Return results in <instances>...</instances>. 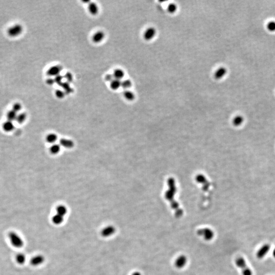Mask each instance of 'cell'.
<instances>
[{"label": "cell", "instance_id": "cell-25", "mask_svg": "<svg viewBox=\"0 0 275 275\" xmlns=\"http://www.w3.org/2000/svg\"><path fill=\"white\" fill-rule=\"evenodd\" d=\"M233 122V124H234L235 126H240L244 122V118H243V117L241 116H237L235 117Z\"/></svg>", "mask_w": 275, "mask_h": 275}, {"label": "cell", "instance_id": "cell-4", "mask_svg": "<svg viewBox=\"0 0 275 275\" xmlns=\"http://www.w3.org/2000/svg\"><path fill=\"white\" fill-rule=\"evenodd\" d=\"M23 31V28L20 24H15L10 27L8 30V34L12 37H15L20 35Z\"/></svg>", "mask_w": 275, "mask_h": 275}, {"label": "cell", "instance_id": "cell-16", "mask_svg": "<svg viewBox=\"0 0 275 275\" xmlns=\"http://www.w3.org/2000/svg\"><path fill=\"white\" fill-rule=\"evenodd\" d=\"M120 87H121V80L114 78L113 81L110 82V87L112 90H118Z\"/></svg>", "mask_w": 275, "mask_h": 275}, {"label": "cell", "instance_id": "cell-34", "mask_svg": "<svg viewBox=\"0 0 275 275\" xmlns=\"http://www.w3.org/2000/svg\"><path fill=\"white\" fill-rule=\"evenodd\" d=\"M105 78L106 80V81H108V82H111V81H113L114 79V76H113V74H107L106 76L105 77Z\"/></svg>", "mask_w": 275, "mask_h": 275}, {"label": "cell", "instance_id": "cell-2", "mask_svg": "<svg viewBox=\"0 0 275 275\" xmlns=\"http://www.w3.org/2000/svg\"><path fill=\"white\" fill-rule=\"evenodd\" d=\"M235 264L238 268L242 270V275H252L253 272L249 266H247L246 261L243 257H239L235 260Z\"/></svg>", "mask_w": 275, "mask_h": 275}, {"label": "cell", "instance_id": "cell-19", "mask_svg": "<svg viewBox=\"0 0 275 275\" xmlns=\"http://www.w3.org/2000/svg\"><path fill=\"white\" fill-rule=\"evenodd\" d=\"M60 86H61L63 90H64V91L65 92V93H71L72 92V89L71 88V87L70 86V85H69V83L68 82H63V83L61 84V85H60Z\"/></svg>", "mask_w": 275, "mask_h": 275}, {"label": "cell", "instance_id": "cell-23", "mask_svg": "<svg viewBox=\"0 0 275 275\" xmlns=\"http://www.w3.org/2000/svg\"><path fill=\"white\" fill-rule=\"evenodd\" d=\"M46 140L49 143H54L57 140V136L54 134H50L46 138Z\"/></svg>", "mask_w": 275, "mask_h": 275}, {"label": "cell", "instance_id": "cell-15", "mask_svg": "<svg viewBox=\"0 0 275 275\" xmlns=\"http://www.w3.org/2000/svg\"><path fill=\"white\" fill-rule=\"evenodd\" d=\"M114 78L121 80L125 75L124 72L121 69H116L113 74Z\"/></svg>", "mask_w": 275, "mask_h": 275}, {"label": "cell", "instance_id": "cell-9", "mask_svg": "<svg viewBox=\"0 0 275 275\" xmlns=\"http://www.w3.org/2000/svg\"><path fill=\"white\" fill-rule=\"evenodd\" d=\"M115 231L116 229L114 226H109L102 229L101 234L104 237H109L111 236L112 235L114 234Z\"/></svg>", "mask_w": 275, "mask_h": 275}, {"label": "cell", "instance_id": "cell-6", "mask_svg": "<svg viewBox=\"0 0 275 275\" xmlns=\"http://www.w3.org/2000/svg\"><path fill=\"white\" fill-rule=\"evenodd\" d=\"M156 34V30L153 27H149L147 28L143 34V37L145 40L149 41L154 38Z\"/></svg>", "mask_w": 275, "mask_h": 275}, {"label": "cell", "instance_id": "cell-27", "mask_svg": "<svg viewBox=\"0 0 275 275\" xmlns=\"http://www.w3.org/2000/svg\"><path fill=\"white\" fill-rule=\"evenodd\" d=\"M55 94L58 98L62 99V98H64L66 93L64 92V90H57L56 91Z\"/></svg>", "mask_w": 275, "mask_h": 275}, {"label": "cell", "instance_id": "cell-11", "mask_svg": "<svg viewBox=\"0 0 275 275\" xmlns=\"http://www.w3.org/2000/svg\"><path fill=\"white\" fill-rule=\"evenodd\" d=\"M104 33L102 31H97L93 35L92 41L96 43H100L104 39Z\"/></svg>", "mask_w": 275, "mask_h": 275}, {"label": "cell", "instance_id": "cell-37", "mask_svg": "<svg viewBox=\"0 0 275 275\" xmlns=\"http://www.w3.org/2000/svg\"><path fill=\"white\" fill-rule=\"evenodd\" d=\"M273 256H274V258H275V249L273 250Z\"/></svg>", "mask_w": 275, "mask_h": 275}, {"label": "cell", "instance_id": "cell-1", "mask_svg": "<svg viewBox=\"0 0 275 275\" xmlns=\"http://www.w3.org/2000/svg\"><path fill=\"white\" fill-rule=\"evenodd\" d=\"M8 237L10 244L14 248H21L24 246V240L21 236L15 231H10L8 234Z\"/></svg>", "mask_w": 275, "mask_h": 275}, {"label": "cell", "instance_id": "cell-35", "mask_svg": "<svg viewBox=\"0 0 275 275\" xmlns=\"http://www.w3.org/2000/svg\"><path fill=\"white\" fill-rule=\"evenodd\" d=\"M54 83H55V80L53 78H48V80H46V83L49 85H52Z\"/></svg>", "mask_w": 275, "mask_h": 275}, {"label": "cell", "instance_id": "cell-12", "mask_svg": "<svg viewBox=\"0 0 275 275\" xmlns=\"http://www.w3.org/2000/svg\"><path fill=\"white\" fill-rule=\"evenodd\" d=\"M227 73V69L224 67H221L216 70L215 73V78L217 80L223 78Z\"/></svg>", "mask_w": 275, "mask_h": 275}, {"label": "cell", "instance_id": "cell-7", "mask_svg": "<svg viewBox=\"0 0 275 275\" xmlns=\"http://www.w3.org/2000/svg\"><path fill=\"white\" fill-rule=\"evenodd\" d=\"M62 67L60 65H55L50 67L46 72V74L50 76H56L60 75L61 71H62Z\"/></svg>", "mask_w": 275, "mask_h": 275}, {"label": "cell", "instance_id": "cell-29", "mask_svg": "<svg viewBox=\"0 0 275 275\" xmlns=\"http://www.w3.org/2000/svg\"><path fill=\"white\" fill-rule=\"evenodd\" d=\"M63 78V76H62L61 75H58V76H56L55 77V78H54L55 83H57V84H58L59 85H61V84L63 83V82H62Z\"/></svg>", "mask_w": 275, "mask_h": 275}, {"label": "cell", "instance_id": "cell-24", "mask_svg": "<svg viewBox=\"0 0 275 275\" xmlns=\"http://www.w3.org/2000/svg\"><path fill=\"white\" fill-rule=\"evenodd\" d=\"M50 152L53 154H56L59 153L60 150V146L59 145L55 144L52 145L51 147H50Z\"/></svg>", "mask_w": 275, "mask_h": 275}, {"label": "cell", "instance_id": "cell-22", "mask_svg": "<svg viewBox=\"0 0 275 275\" xmlns=\"http://www.w3.org/2000/svg\"><path fill=\"white\" fill-rule=\"evenodd\" d=\"M132 86V83L128 79H126L123 81H121V87L124 89L128 90L129 88H131Z\"/></svg>", "mask_w": 275, "mask_h": 275}, {"label": "cell", "instance_id": "cell-3", "mask_svg": "<svg viewBox=\"0 0 275 275\" xmlns=\"http://www.w3.org/2000/svg\"><path fill=\"white\" fill-rule=\"evenodd\" d=\"M197 234L200 236L203 237L204 240L207 241L212 240L215 235L213 231L209 228H203L200 229L197 231Z\"/></svg>", "mask_w": 275, "mask_h": 275}, {"label": "cell", "instance_id": "cell-17", "mask_svg": "<svg viewBox=\"0 0 275 275\" xmlns=\"http://www.w3.org/2000/svg\"><path fill=\"white\" fill-rule=\"evenodd\" d=\"M15 260L17 263L19 264H23L26 262V257L25 254L23 253H19L15 257Z\"/></svg>", "mask_w": 275, "mask_h": 275}, {"label": "cell", "instance_id": "cell-8", "mask_svg": "<svg viewBox=\"0 0 275 275\" xmlns=\"http://www.w3.org/2000/svg\"><path fill=\"white\" fill-rule=\"evenodd\" d=\"M187 261V257L185 255H181L176 259L175 261V266L177 268H183L186 265Z\"/></svg>", "mask_w": 275, "mask_h": 275}, {"label": "cell", "instance_id": "cell-13", "mask_svg": "<svg viewBox=\"0 0 275 275\" xmlns=\"http://www.w3.org/2000/svg\"><path fill=\"white\" fill-rule=\"evenodd\" d=\"M88 10L90 14L95 15L98 12V7L95 3L90 2L88 4Z\"/></svg>", "mask_w": 275, "mask_h": 275}, {"label": "cell", "instance_id": "cell-20", "mask_svg": "<svg viewBox=\"0 0 275 275\" xmlns=\"http://www.w3.org/2000/svg\"><path fill=\"white\" fill-rule=\"evenodd\" d=\"M56 211H57V214L64 217L66 214L67 210L66 207L64 205H59L57 207Z\"/></svg>", "mask_w": 275, "mask_h": 275}, {"label": "cell", "instance_id": "cell-5", "mask_svg": "<svg viewBox=\"0 0 275 275\" xmlns=\"http://www.w3.org/2000/svg\"><path fill=\"white\" fill-rule=\"evenodd\" d=\"M270 246L268 244H266L262 245L256 253V256L259 259H262L268 254L270 251Z\"/></svg>", "mask_w": 275, "mask_h": 275}, {"label": "cell", "instance_id": "cell-21", "mask_svg": "<svg viewBox=\"0 0 275 275\" xmlns=\"http://www.w3.org/2000/svg\"><path fill=\"white\" fill-rule=\"evenodd\" d=\"M124 95L126 99L128 100H133L135 99V94L131 91L126 90L124 92Z\"/></svg>", "mask_w": 275, "mask_h": 275}, {"label": "cell", "instance_id": "cell-28", "mask_svg": "<svg viewBox=\"0 0 275 275\" xmlns=\"http://www.w3.org/2000/svg\"><path fill=\"white\" fill-rule=\"evenodd\" d=\"M267 29L268 31L270 32L275 31V21H270L267 25Z\"/></svg>", "mask_w": 275, "mask_h": 275}, {"label": "cell", "instance_id": "cell-30", "mask_svg": "<svg viewBox=\"0 0 275 275\" xmlns=\"http://www.w3.org/2000/svg\"><path fill=\"white\" fill-rule=\"evenodd\" d=\"M64 78L66 79L67 82L68 83L72 82V81L73 80L72 75L70 72H66L64 76Z\"/></svg>", "mask_w": 275, "mask_h": 275}, {"label": "cell", "instance_id": "cell-31", "mask_svg": "<svg viewBox=\"0 0 275 275\" xmlns=\"http://www.w3.org/2000/svg\"><path fill=\"white\" fill-rule=\"evenodd\" d=\"M21 105L19 104V103H17L14 104L13 107V110L15 112H17L19 111V110L21 109Z\"/></svg>", "mask_w": 275, "mask_h": 275}, {"label": "cell", "instance_id": "cell-26", "mask_svg": "<svg viewBox=\"0 0 275 275\" xmlns=\"http://www.w3.org/2000/svg\"><path fill=\"white\" fill-rule=\"evenodd\" d=\"M177 7L174 3H171L168 6L167 10L170 13H174L176 11Z\"/></svg>", "mask_w": 275, "mask_h": 275}, {"label": "cell", "instance_id": "cell-14", "mask_svg": "<svg viewBox=\"0 0 275 275\" xmlns=\"http://www.w3.org/2000/svg\"><path fill=\"white\" fill-rule=\"evenodd\" d=\"M60 143L62 146L67 148H71L74 147V146L73 141L66 139H61L60 141Z\"/></svg>", "mask_w": 275, "mask_h": 275}, {"label": "cell", "instance_id": "cell-32", "mask_svg": "<svg viewBox=\"0 0 275 275\" xmlns=\"http://www.w3.org/2000/svg\"><path fill=\"white\" fill-rule=\"evenodd\" d=\"M8 116L9 117V118L10 119L15 118L16 117V116H17L16 112L14 111L13 110H12L11 111L9 112V113L8 114Z\"/></svg>", "mask_w": 275, "mask_h": 275}, {"label": "cell", "instance_id": "cell-33", "mask_svg": "<svg viewBox=\"0 0 275 275\" xmlns=\"http://www.w3.org/2000/svg\"><path fill=\"white\" fill-rule=\"evenodd\" d=\"M26 118V115L24 113H23V114H21L19 115V116L17 117V119H18V120L19 121V122H23L24 121L25 119Z\"/></svg>", "mask_w": 275, "mask_h": 275}, {"label": "cell", "instance_id": "cell-18", "mask_svg": "<svg viewBox=\"0 0 275 275\" xmlns=\"http://www.w3.org/2000/svg\"><path fill=\"white\" fill-rule=\"evenodd\" d=\"M63 221H64V217L60 216L57 213L52 217V222L56 225H59L63 222Z\"/></svg>", "mask_w": 275, "mask_h": 275}, {"label": "cell", "instance_id": "cell-10", "mask_svg": "<svg viewBox=\"0 0 275 275\" xmlns=\"http://www.w3.org/2000/svg\"><path fill=\"white\" fill-rule=\"evenodd\" d=\"M45 261V258L43 256L41 255H36L32 257L30 260L31 265L33 266H38L41 265V264Z\"/></svg>", "mask_w": 275, "mask_h": 275}, {"label": "cell", "instance_id": "cell-36", "mask_svg": "<svg viewBox=\"0 0 275 275\" xmlns=\"http://www.w3.org/2000/svg\"><path fill=\"white\" fill-rule=\"evenodd\" d=\"M132 275H141V274L139 273V272H134V273H133V274Z\"/></svg>", "mask_w": 275, "mask_h": 275}]
</instances>
